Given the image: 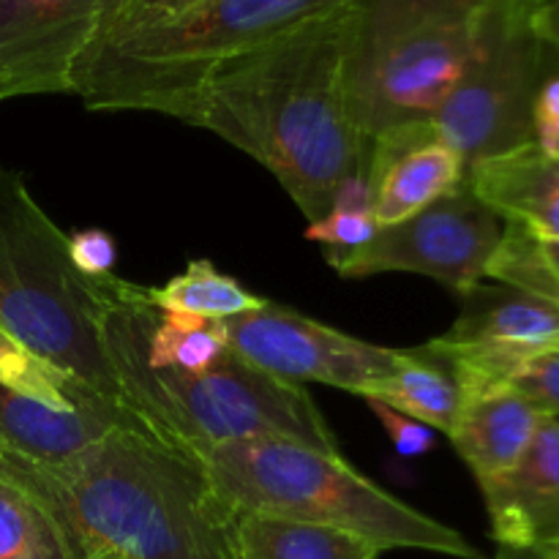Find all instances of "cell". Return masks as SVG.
<instances>
[{"mask_svg":"<svg viewBox=\"0 0 559 559\" xmlns=\"http://www.w3.org/2000/svg\"><path fill=\"white\" fill-rule=\"evenodd\" d=\"M0 559H80L52 508L0 473Z\"/></svg>","mask_w":559,"mask_h":559,"instance_id":"20","label":"cell"},{"mask_svg":"<svg viewBox=\"0 0 559 559\" xmlns=\"http://www.w3.org/2000/svg\"><path fill=\"white\" fill-rule=\"evenodd\" d=\"M497 559H540L535 555H530V551H513V549H500V555Z\"/></svg>","mask_w":559,"mask_h":559,"instance_id":"33","label":"cell"},{"mask_svg":"<svg viewBox=\"0 0 559 559\" xmlns=\"http://www.w3.org/2000/svg\"><path fill=\"white\" fill-rule=\"evenodd\" d=\"M546 418L530 399L500 385L464 399L448 437L480 486L516 467Z\"/></svg>","mask_w":559,"mask_h":559,"instance_id":"17","label":"cell"},{"mask_svg":"<svg viewBox=\"0 0 559 559\" xmlns=\"http://www.w3.org/2000/svg\"><path fill=\"white\" fill-rule=\"evenodd\" d=\"M480 495L502 549L559 555V418L549 415L516 467L480 484Z\"/></svg>","mask_w":559,"mask_h":559,"instance_id":"13","label":"cell"},{"mask_svg":"<svg viewBox=\"0 0 559 559\" xmlns=\"http://www.w3.org/2000/svg\"><path fill=\"white\" fill-rule=\"evenodd\" d=\"M331 211L371 213V216H374V186H371L369 175L358 173L353 175V178L344 180L336 189V194H333Z\"/></svg>","mask_w":559,"mask_h":559,"instance_id":"30","label":"cell"},{"mask_svg":"<svg viewBox=\"0 0 559 559\" xmlns=\"http://www.w3.org/2000/svg\"><path fill=\"white\" fill-rule=\"evenodd\" d=\"M0 473L52 508L80 559H233V511L197 456L147 426L112 431L60 464L0 442Z\"/></svg>","mask_w":559,"mask_h":559,"instance_id":"2","label":"cell"},{"mask_svg":"<svg viewBox=\"0 0 559 559\" xmlns=\"http://www.w3.org/2000/svg\"><path fill=\"white\" fill-rule=\"evenodd\" d=\"M353 0H197L118 16L82 60L74 96L96 112L183 118L205 76L278 33Z\"/></svg>","mask_w":559,"mask_h":559,"instance_id":"4","label":"cell"},{"mask_svg":"<svg viewBox=\"0 0 559 559\" xmlns=\"http://www.w3.org/2000/svg\"><path fill=\"white\" fill-rule=\"evenodd\" d=\"M546 559H559V555H555V557H546Z\"/></svg>","mask_w":559,"mask_h":559,"instance_id":"34","label":"cell"},{"mask_svg":"<svg viewBox=\"0 0 559 559\" xmlns=\"http://www.w3.org/2000/svg\"><path fill=\"white\" fill-rule=\"evenodd\" d=\"M349 31L353 3L278 33L213 69L180 118L260 162L309 224L369 164L347 102Z\"/></svg>","mask_w":559,"mask_h":559,"instance_id":"1","label":"cell"},{"mask_svg":"<svg viewBox=\"0 0 559 559\" xmlns=\"http://www.w3.org/2000/svg\"><path fill=\"white\" fill-rule=\"evenodd\" d=\"M506 224L464 180L415 216L377 233L355 249H325V262L344 278L418 273L467 295L486 278Z\"/></svg>","mask_w":559,"mask_h":559,"instance_id":"9","label":"cell"},{"mask_svg":"<svg viewBox=\"0 0 559 559\" xmlns=\"http://www.w3.org/2000/svg\"><path fill=\"white\" fill-rule=\"evenodd\" d=\"M229 353L224 320H202L180 311H158L145 342V364L156 371L202 374Z\"/></svg>","mask_w":559,"mask_h":559,"instance_id":"22","label":"cell"},{"mask_svg":"<svg viewBox=\"0 0 559 559\" xmlns=\"http://www.w3.org/2000/svg\"><path fill=\"white\" fill-rule=\"evenodd\" d=\"M156 314L147 287L115 278L104 349L118 374L126 407L162 440L194 453L276 437L342 456L333 429L304 385L254 369L233 349L202 374L151 369L145 342Z\"/></svg>","mask_w":559,"mask_h":559,"instance_id":"3","label":"cell"},{"mask_svg":"<svg viewBox=\"0 0 559 559\" xmlns=\"http://www.w3.org/2000/svg\"><path fill=\"white\" fill-rule=\"evenodd\" d=\"M191 456L233 513L342 530L382 551L420 549L484 559L462 533L388 495L344 456L276 437L202 448Z\"/></svg>","mask_w":559,"mask_h":559,"instance_id":"5","label":"cell"},{"mask_svg":"<svg viewBox=\"0 0 559 559\" xmlns=\"http://www.w3.org/2000/svg\"><path fill=\"white\" fill-rule=\"evenodd\" d=\"M467 186L508 227L559 240V156L527 142L469 164Z\"/></svg>","mask_w":559,"mask_h":559,"instance_id":"16","label":"cell"},{"mask_svg":"<svg viewBox=\"0 0 559 559\" xmlns=\"http://www.w3.org/2000/svg\"><path fill=\"white\" fill-rule=\"evenodd\" d=\"M69 257L82 276L104 278L112 276L118 249H115L112 235L104 229H80L69 235Z\"/></svg>","mask_w":559,"mask_h":559,"instance_id":"29","label":"cell"},{"mask_svg":"<svg viewBox=\"0 0 559 559\" xmlns=\"http://www.w3.org/2000/svg\"><path fill=\"white\" fill-rule=\"evenodd\" d=\"M134 426L147 424L112 399L87 396L76 409H55L0 388V442L33 462L60 464L112 431Z\"/></svg>","mask_w":559,"mask_h":559,"instance_id":"15","label":"cell"},{"mask_svg":"<svg viewBox=\"0 0 559 559\" xmlns=\"http://www.w3.org/2000/svg\"><path fill=\"white\" fill-rule=\"evenodd\" d=\"M120 0H0V102L71 93Z\"/></svg>","mask_w":559,"mask_h":559,"instance_id":"12","label":"cell"},{"mask_svg":"<svg viewBox=\"0 0 559 559\" xmlns=\"http://www.w3.org/2000/svg\"><path fill=\"white\" fill-rule=\"evenodd\" d=\"M0 388L55 409H76L87 396H98L69 371L33 353L5 328H0Z\"/></svg>","mask_w":559,"mask_h":559,"instance_id":"23","label":"cell"},{"mask_svg":"<svg viewBox=\"0 0 559 559\" xmlns=\"http://www.w3.org/2000/svg\"><path fill=\"white\" fill-rule=\"evenodd\" d=\"M380 546L333 527L233 513L229 557L233 559H377Z\"/></svg>","mask_w":559,"mask_h":559,"instance_id":"18","label":"cell"},{"mask_svg":"<svg viewBox=\"0 0 559 559\" xmlns=\"http://www.w3.org/2000/svg\"><path fill=\"white\" fill-rule=\"evenodd\" d=\"M453 328L424 344L451 369L462 396L508 385L524 360L559 347V306L506 287L475 284Z\"/></svg>","mask_w":559,"mask_h":559,"instance_id":"11","label":"cell"},{"mask_svg":"<svg viewBox=\"0 0 559 559\" xmlns=\"http://www.w3.org/2000/svg\"><path fill=\"white\" fill-rule=\"evenodd\" d=\"M533 134L535 145L559 156V49L555 47L533 104Z\"/></svg>","mask_w":559,"mask_h":559,"instance_id":"27","label":"cell"},{"mask_svg":"<svg viewBox=\"0 0 559 559\" xmlns=\"http://www.w3.org/2000/svg\"><path fill=\"white\" fill-rule=\"evenodd\" d=\"M147 298L158 311H180L202 320H229L267 304L207 260L189 262L183 273L173 276L162 287H147Z\"/></svg>","mask_w":559,"mask_h":559,"instance_id":"21","label":"cell"},{"mask_svg":"<svg viewBox=\"0 0 559 559\" xmlns=\"http://www.w3.org/2000/svg\"><path fill=\"white\" fill-rule=\"evenodd\" d=\"M508 385L530 399L540 413L559 418V347L524 360L511 374Z\"/></svg>","mask_w":559,"mask_h":559,"instance_id":"25","label":"cell"},{"mask_svg":"<svg viewBox=\"0 0 559 559\" xmlns=\"http://www.w3.org/2000/svg\"><path fill=\"white\" fill-rule=\"evenodd\" d=\"M229 349L254 369L278 380L322 382L364 393L371 382L399 369L404 349L380 347L267 300L262 309L224 320Z\"/></svg>","mask_w":559,"mask_h":559,"instance_id":"10","label":"cell"},{"mask_svg":"<svg viewBox=\"0 0 559 559\" xmlns=\"http://www.w3.org/2000/svg\"><path fill=\"white\" fill-rule=\"evenodd\" d=\"M486 278L559 306V240L535 238L506 224Z\"/></svg>","mask_w":559,"mask_h":559,"instance_id":"24","label":"cell"},{"mask_svg":"<svg viewBox=\"0 0 559 559\" xmlns=\"http://www.w3.org/2000/svg\"><path fill=\"white\" fill-rule=\"evenodd\" d=\"M486 0H353L347 102L366 140L429 120L469 60Z\"/></svg>","mask_w":559,"mask_h":559,"instance_id":"7","label":"cell"},{"mask_svg":"<svg viewBox=\"0 0 559 559\" xmlns=\"http://www.w3.org/2000/svg\"><path fill=\"white\" fill-rule=\"evenodd\" d=\"M366 404H369V409L374 413V418L382 424V429H385L388 440L393 442V448H396L399 456L418 459L437 445L435 429L424 426L420 420L407 418V415L396 413V409L388 407V404H382V402H377V399H366Z\"/></svg>","mask_w":559,"mask_h":559,"instance_id":"28","label":"cell"},{"mask_svg":"<svg viewBox=\"0 0 559 559\" xmlns=\"http://www.w3.org/2000/svg\"><path fill=\"white\" fill-rule=\"evenodd\" d=\"M366 175L374 186L377 227H391L459 189L467 162L420 120L374 136Z\"/></svg>","mask_w":559,"mask_h":559,"instance_id":"14","label":"cell"},{"mask_svg":"<svg viewBox=\"0 0 559 559\" xmlns=\"http://www.w3.org/2000/svg\"><path fill=\"white\" fill-rule=\"evenodd\" d=\"M538 5L540 0H486L464 74L429 118L467 167L535 142L533 104L551 58L535 27Z\"/></svg>","mask_w":559,"mask_h":559,"instance_id":"8","label":"cell"},{"mask_svg":"<svg viewBox=\"0 0 559 559\" xmlns=\"http://www.w3.org/2000/svg\"><path fill=\"white\" fill-rule=\"evenodd\" d=\"M112 298L115 276H82L69 257V235L33 200L20 173L0 167V328L126 407L104 349Z\"/></svg>","mask_w":559,"mask_h":559,"instance_id":"6","label":"cell"},{"mask_svg":"<svg viewBox=\"0 0 559 559\" xmlns=\"http://www.w3.org/2000/svg\"><path fill=\"white\" fill-rule=\"evenodd\" d=\"M535 27L549 47L559 49V0H540Z\"/></svg>","mask_w":559,"mask_h":559,"instance_id":"32","label":"cell"},{"mask_svg":"<svg viewBox=\"0 0 559 559\" xmlns=\"http://www.w3.org/2000/svg\"><path fill=\"white\" fill-rule=\"evenodd\" d=\"M360 396L377 399L442 435H451L464 404L456 377L424 347L404 349L399 369L385 380L371 382Z\"/></svg>","mask_w":559,"mask_h":559,"instance_id":"19","label":"cell"},{"mask_svg":"<svg viewBox=\"0 0 559 559\" xmlns=\"http://www.w3.org/2000/svg\"><path fill=\"white\" fill-rule=\"evenodd\" d=\"M377 233V218L371 213L328 211L325 216L306 227V240L322 243L325 249H355Z\"/></svg>","mask_w":559,"mask_h":559,"instance_id":"26","label":"cell"},{"mask_svg":"<svg viewBox=\"0 0 559 559\" xmlns=\"http://www.w3.org/2000/svg\"><path fill=\"white\" fill-rule=\"evenodd\" d=\"M197 3V0H120L118 9H115L112 20L118 16H129V14H153V11H175L183 9V5ZM109 20V22H112ZM107 22V25H109Z\"/></svg>","mask_w":559,"mask_h":559,"instance_id":"31","label":"cell"}]
</instances>
